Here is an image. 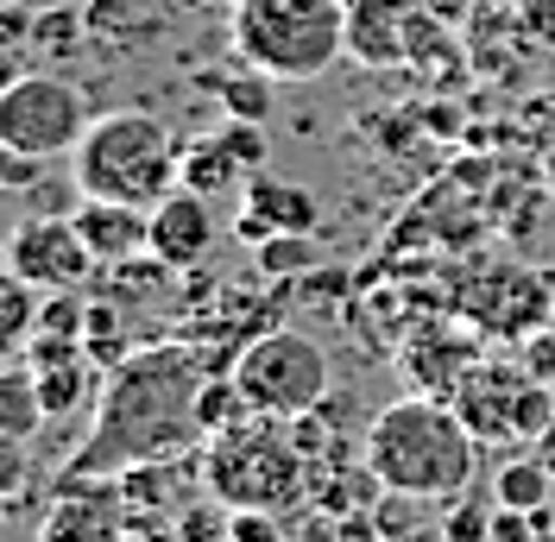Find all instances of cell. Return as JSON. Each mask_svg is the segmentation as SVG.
Masks as SVG:
<instances>
[{"mask_svg": "<svg viewBox=\"0 0 555 542\" xmlns=\"http://www.w3.org/2000/svg\"><path fill=\"white\" fill-rule=\"evenodd\" d=\"M208 360L190 340H158V347H133L114 373H102V398H95V423L89 436L64 454V467L51 486H82V479H120L152 461H183L190 448H203V385Z\"/></svg>", "mask_w": 555, "mask_h": 542, "instance_id": "obj_1", "label": "cell"}, {"mask_svg": "<svg viewBox=\"0 0 555 542\" xmlns=\"http://www.w3.org/2000/svg\"><path fill=\"white\" fill-rule=\"evenodd\" d=\"M474 448L480 436L461 423V410L449 398H398V404H385L373 423H366V441H360V454L373 461V474L391 486V492H411V499H461L467 492V479H474Z\"/></svg>", "mask_w": 555, "mask_h": 542, "instance_id": "obj_2", "label": "cell"}, {"mask_svg": "<svg viewBox=\"0 0 555 542\" xmlns=\"http://www.w3.org/2000/svg\"><path fill=\"white\" fill-rule=\"evenodd\" d=\"M196 474L203 486L234 511H272V517H291V511L310 505V461L291 436V423L278 416H253L246 410L241 423L215 429L196 454Z\"/></svg>", "mask_w": 555, "mask_h": 542, "instance_id": "obj_3", "label": "cell"}, {"mask_svg": "<svg viewBox=\"0 0 555 542\" xmlns=\"http://www.w3.org/2000/svg\"><path fill=\"white\" fill-rule=\"evenodd\" d=\"M228 38L241 64L278 82H315L347 51V0H241Z\"/></svg>", "mask_w": 555, "mask_h": 542, "instance_id": "obj_4", "label": "cell"}, {"mask_svg": "<svg viewBox=\"0 0 555 542\" xmlns=\"http://www.w3.org/2000/svg\"><path fill=\"white\" fill-rule=\"evenodd\" d=\"M69 158H76L82 196H114V203L152 208L171 196V183H183V152L171 145L165 120H152L139 107L89 120V133Z\"/></svg>", "mask_w": 555, "mask_h": 542, "instance_id": "obj_5", "label": "cell"}, {"mask_svg": "<svg viewBox=\"0 0 555 542\" xmlns=\"http://www.w3.org/2000/svg\"><path fill=\"white\" fill-rule=\"evenodd\" d=\"M234 385L253 416H278V423H297L304 410H315L328 391H335V373H328V353L322 340H310L304 328H266L253 335L234 353Z\"/></svg>", "mask_w": 555, "mask_h": 542, "instance_id": "obj_6", "label": "cell"}, {"mask_svg": "<svg viewBox=\"0 0 555 542\" xmlns=\"http://www.w3.org/2000/svg\"><path fill=\"white\" fill-rule=\"evenodd\" d=\"M89 133V102L57 69H26L0 95V145L33 152V158H64Z\"/></svg>", "mask_w": 555, "mask_h": 542, "instance_id": "obj_7", "label": "cell"}, {"mask_svg": "<svg viewBox=\"0 0 555 542\" xmlns=\"http://www.w3.org/2000/svg\"><path fill=\"white\" fill-rule=\"evenodd\" d=\"M7 271L38 284V291H76L89 271H102V266H95L89 240L76 234L69 215H26L7 234Z\"/></svg>", "mask_w": 555, "mask_h": 542, "instance_id": "obj_8", "label": "cell"}, {"mask_svg": "<svg viewBox=\"0 0 555 542\" xmlns=\"http://www.w3.org/2000/svg\"><path fill=\"white\" fill-rule=\"evenodd\" d=\"M461 309H467V322L486 328V335L530 340L555 315V291H550V278L505 266V271H492V278H480V284H467V304Z\"/></svg>", "mask_w": 555, "mask_h": 542, "instance_id": "obj_9", "label": "cell"}, {"mask_svg": "<svg viewBox=\"0 0 555 542\" xmlns=\"http://www.w3.org/2000/svg\"><path fill=\"white\" fill-rule=\"evenodd\" d=\"M57 505L44 511L38 542H120L127 537V486L120 479H82L51 486Z\"/></svg>", "mask_w": 555, "mask_h": 542, "instance_id": "obj_10", "label": "cell"}, {"mask_svg": "<svg viewBox=\"0 0 555 542\" xmlns=\"http://www.w3.org/2000/svg\"><path fill=\"white\" fill-rule=\"evenodd\" d=\"M26 366H33V378H38V398L51 410V423H57V416H76V410L102 391V385H95L102 366L89 360L82 340H69V335H44V328H38V335L26 340Z\"/></svg>", "mask_w": 555, "mask_h": 542, "instance_id": "obj_11", "label": "cell"}, {"mask_svg": "<svg viewBox=\"0 0 555 542\" xmlns=\"http://www.w3.org/2000/svg\"><path fill=\"white\" fill-rule=\"evenodd\" d=\"M530 385V366H499V360H474V373L454 385L449 404L480 441H518V398Z\"/></svg>", "mask_w": 555, "mask_h": 542, "instance_id": "obj_12", "label": "cell"}, {"mask_svg": "<svg viewBox=\"0 0 555 542\" xmlns=\"http://www.w3.org/2000/svg\"><path fill=\"white\" fill-rule=\"evenodd\" d=\"M234 234H241L246 246H259V240H272V234H315V196L304 183H284V177L253 170L241 183Z\"/></svg>", "mask_w": 555, "mask_h": 542, "instance_id": "obj_13", "label": "cell"}, {"mask_svg": "<svg viewBox=\"0 0 555 542\" xmlns=\"http://www.w3.org/2000/svg\"><path fill=\"white\" fill-rule=\"evenodd\" d=\"M474 360H480L474 335H461V328H423V335L404 340L398 373L411 378L423 398H454V385L474 373Z\"/></svg>", "mask_w": 555, "mask_h": 542, "instance_id": "obj_14", "label": "cell"}, {"mask_svg": "<svg viewBox=\"0 0 555 542\" xmlns=\"http://www.w3.org/2000/svg\"><path fill=\"white\" fill-rule=\"evenodd\" d=\"M76 234L89 240L95 266H120L133 253H152V208L139 203H114V196H82V208L69 215Z\"/></svg>", "mask_w": 555, "mask_h": 542, "instance_id": "obj_15", "label": "cell"}, {"mask_svg": "<svg viewBox=\"0 0 555 542\" xmlns=\"http://www.w3.org/2000/svg\"><path fill=\"white\" fill-rule=\"evenodd\" d=\"M208 240H215V215L203 190H171L165 203H152V253L171 271L203 266Z\"/></svg>", "mask_w": 555, "mask_h": 542, "instance_id": "obj_16", "label": "cell"}, {"mask_svg": "<svg viewBox=\"0 0 555 542\" xmlns=\"http://www.w3.org/2000/svg\"><path fill=\"white\" fill-rule=\"evenodd\" d=\"M82 13H89V44L95 51H145L171 26L165 0H89Z\"/></svg>", "mask_w": 555, "mask_h": 542, "instance_id": "obj_17", "label": "cell"}, {"mask_svg": "<svg viewBox=\"0 0 555 542\" xmlns=\"http://www.w3.org/2000/svg\"><path fill=\"white\" fill-rule=\"evenodd\" d=\"M208 89H215V102L228 107V120H272V102H278V76L246 64L241 76H203Z\"/></svg>", "mask_w": 555, "mask_h": 542, "instance_id": "obj_18", "label": "cell"}, {"mask_svg": "<svg viewBox=\"0 0 555 542\" xmlns=\"http://www.w3.org/2000/svg\"><path fill=\"white\" fill-rule=\"evenodd\" d=\"M44 423H51V410H44V398H38L33 366H20V373L0 378V436L7 441H33Z\"/></svg>", "mask_w": 555, "mask_h": 542, "instance_id": "obj_19", "label": "cell"}, {"mask_svg": "<svg viewBox=\"0 0 555 542\" xmlns=\"http://www.w3.org/2000/svg\"><path fill=\"white\" fill-rule=\"evenodd\" d=\"M492 499L512 511H543L555 499V467L543 454H524V461H505L499 479H492Z\"/></svg>", "mask_w": 555, "mask_h": 542, "instance_id": "obj_20", "label": "cell"}, {"mask_svg": "<svg viewBox=\"0 0 555 542\" xmlns=\"http://www.w3.org/2000/svg\"><path fill=\"white\" fill-rule=\"evenodd\" d=\"M241 183H246V165L234 158V152H228V139H221V133L183 152V190L221 196V190H241Z\"/></svg>", "mask_w": 555, "mask_h": 542, "instance_id": "obj_21", "label": "cell"}, {"mask_svg": "<svg viewBox=\"0 0 555 542\" xmlns=\"http://www.w3.org/2000/svg\"><path fill=\"white\" fill-rule=\"evenodd\" d=\"M33 44L51 57V64L76 57V51L89 44V13H82V7H38L33 13Z\"/></svg>", "mask_w": 555, "mask_h": 542, "instance_id": "obj_22", "label": "cell"}, {"mask_svg": "<svg viewBox=\"0 0 555 542\" xmlns=\"http://www.w3.org/2000/svg\"><path fill=\"white\" fill-rule=\"evenodd\" d=\"M107 271V284H102V297H114V304H152L165 284H171V266L152 253H133V259H120V266H102Z\"/></svg>", "mask_w": 555, "mask_h": 542, "instance_id": "obj_23", "label": "cell"}, {"mask_svg": "<svg viewBox=\"0 0 555 542\" xmlns=\"http://www.w3.org/2000/svg\"><path fill=\"white\" fill-rule=\"evenodd\" d=\"M253 259H259L266 284H297L315 271V234H272L253 246Z\"/></svg>", "mask_w": 555, "mask_h": 542, "instance_id": "obj_24", "label": "cell"}, {"mask_svg": "<svg viewBox=\"0 0 555 542\" xmlns=\"http://www.w3.org/2000/svg\"><path fill=\"white\" fill-rule=\"evenodd\" d=\"M33 328H38V284H26V278L7 271V284H0V340L26 347Z\"/></svg>", "mask_w": 555, "mask_h": 542, "instance_id": "obj_25", "label": "cell"}, {"mask_svg": "<svg viewBox=\"0 0 555 542\" xmlns=\"http://www.w3.org/2000/svg\"><path fill=\"white\" fill-rule=\"evenodd\" d=\"M171 542H234V505H221L215 492H208V505H183Z\"/></svg>", "mask_w": 555, "mask_h": 542, "instance_id": "obj_26", "label": "cell"}, {"mask_svg": "<svg viewBox=\"0 0 555 542\" xmlns=\"http://www.w3.org/2000/svg\"><path fill=\"white\" fill-rule=\"evenodd\" d=\"M492 511L499 499L486 505V499H449V517H442V542H492Z\"/></svg>", "mask_w": 555, "mask_h": 542, "instance_id": "obj_27", "label": "cell"}, {"mask_svg": "<svg viewBox=\"0 0 555 542\" xmlns=\"http://www.w3.org/2000/svg\"><path fill=\"white\" fill-rule=\"evenodd\" d=\"M38 328H44V335L82 340V328H89V304H82L76 291H44V304H38Z\"/></svg>", "mask_w": 555, "mask_h": 542, "instance_id": "obj_28", "label": "cell"}, {"mask_svg": "<svg viewBox=\"0 0 555 542\" xmlns=\"http://www.w3.org/2000/svg\"><path fill=\"white\" fill-rule=\"evenodd\" d=\"M221 139H228V152L246 165V177L266 165V127H259V120H228V133Z\"/></svg>", "mask_w": 555, "mask_h": 542, "instance_id": "obj_29", "label": "cell"}, {"mask_svg": "<svg viewBox=\"0 0 555 542\" xmlns=\"http://www.w3.org/2000/svg\"><path fill=\"white\" fill-rule=\"evenodd\" d=\"M416 505H423V499H411V492H391V486H385V499L373 505V517H379L385 537H411V530H416Z\"/></svg>", "mask_w": 555, "mask_h": 542, "instance_id": "obj_30", "label": "cell"}, {"mask_svg": "<svg viewBox=\"0 0 555 542\" xmlns=\"http://www.w3.org/2000/svg\"><path fill=\"white\" fill-rule=\"evenodd\" d=\"M492 542H543V524H537V511L499 505V511H492Z\"/></svg>", "mask_w": 555, "mask_h": 542, "instance_id": "obj_31", "label": "cell"}, {"mask_svg": "<svg viewBox=\"0 0 555 542\" xmlns=\"http://www.w3.org/2000/svg\"><path fill=\"white\" fill-rule=\"evenodd\" d=\"M518 26H524L530 44H555V0H524Z\"/></svg>", "mask_w": 555, "mask_h": 542, "instance_id": "obj_32", "label": "cell"}, {"mask_svg": "<svg viewBox=\"0 0 555 542\" xmlns=\"http://www.w3.org/2000/svg\"><path fill=\"white\" fill-rule=\"evenodd\" d=\"M524 366L555 385V328H537V335L524 340Z\"/></svg>", "mask_w": 555, "mask_h": 542, "instance_id": "obj_33", "label": "cell"}, {"mask_svg": "<svg viewBox=\"0 0 555 542\" xmlns=\"http://www.w3.org/2000/svg\"><path fill=\"white\" fill-rule=\"evenodd\" d=\"M341 291H353V278L335 266H315L310 278H304V297H315V304H328V297H341Z\"/></svg>", "mask_w": 555, "mask_h": 542, "instance_id": "obj_34", "label": "cell"}, {"mask_svg": "<svg viewBox=\"0 0 555 542\" xmlns=\"http://www.w3.org/2000/svg\"><path fill=\"white\" fill-rule=\"evenodd\" d=\"M537 524H543V542H550V537H555V499H550L543 511H537Z\"/></svg>", "mask_w": 555, "mask_h": 542, "instance_id": "obj_35", "label": "cell"}, {"mask_svg": "<svg viewBox=\"0 0 555 542\" xmlns=\"http://www.w3.org/2000/svg\"><path fill=\"white\" fill-rule=\"evenodd\" d=\"M537 454H543V461H550V467H555V429H550V436H543V441H537Z\"/></svg>", "mask_w": 555, "mask_h": 542, "instance_id": "obj_36", "label": "cell"}, {"mask_svg": "<svg viewBox=\"0 0 555 542\" xmlns=\"http://www.w3.org/2000/svg\"><path fill=\"white\" fill-rule=\"evenodd\" d=\"M203 7H221V13H234V7H241V0H203Z\"/></svg>", "mask_w": 555, "mask_h": 542, "instance_id": "obj_37", "label": "cell"}, {"mask_svg": "<svg viewBox=\"0 0 555 542\" xmlns=\"http://www.w3.org/2000/svg\"><path fill=\"white\" fill-rule=\"evenodd\" d=\"M550 291H555V271H550Z\"/></svg>", "mask_w": 555, "mask_h": 542, "instance_id": "obj_38", "label": "cell"}, {"mask_svg": "<svg viewBox=\"0 0 555 542\" xmlns=\"http://www.w3.org/2000/svg\"><path fill=\"white\" fill-rule=\"evenodd\" d=\"M550 542H555V537H550Z\"/></svg>", "mask_w": 555, "mask_h": 542, "instance_id": "obj_39", "label": "cell"}]
</instances>
